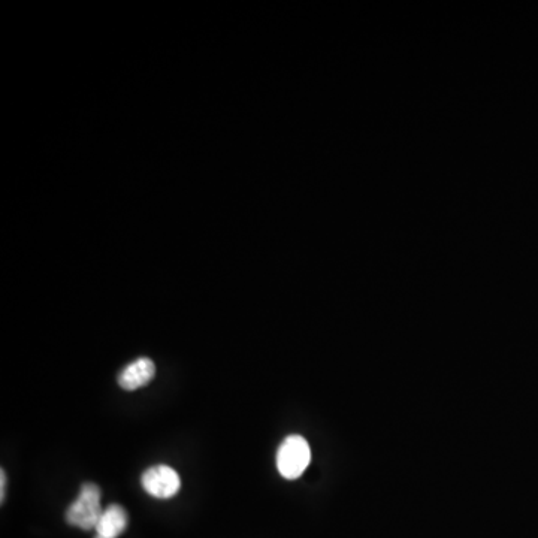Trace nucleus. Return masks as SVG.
I'll list each match as a JSON object with an SVG mask.
<instances>
[{"label":"nucleus","mask_w":538,"mask_h":538,"mask_svg":"<svg viewBox=\"0 0 538 538\" xmlns=\"http://www.w3.org/2000/svg\"><path fill=\"white\" fill-rule=\"evenodd\" d=\"M6 491V473L5 470L0 471V501H5Z\"/></svg>","instance_id":"6"},{"label":"nucleus","mask_w":538,"mask_h":538,"mask_svg":"<svg viewBox=\"0 0 538 538\" xmlns=\"http://www.w3.org/2000/svg\"><path fill=\"white\" fill-rule=\"evenodd\" d=\"M101 497L102 492L98 485L84 483L81 486L77 500L66 510V522L72 527L80 528V530H95L102 513H104L101 506Z\"/></svg>","instance_id":"1"},{"label":"nucleus","mask_w":538,"mask_h":538,"mask_svg":"<svg viewBox=\"0 0 538 538\" xmlns=\"http://www.w3.org/2000/svg\"><path fill=\"white\" fill-rule=\"evenodd\" d=\"M310 462V444L301 435H289L278 447L277 468L284 479H299Z\"/></svg>","instance_id":"2"},{"label":"nucleus","mask_w":538,"mask_h":538,"mask_svg":"<svg viewBox=\"0 0 538 538\" xmlns=\"http://www.w3.org/2000/svg\"><path fill=\"white\" fill-rule=\"evenodd\" d=\"M141 485L151 497L157 498V500H169L180 491L181 479L174 468L160 464L144 471Z\"/></svg>","instance_id":"3"},{"label":"nucleus","mask_w":538,"mask_h":538,"mask_svg":"<svg viewBox=\"0 0 538 538\" xmlns=\"http://www.w3.org/2000/svg\"><path fill=\"white\" fill-rule=\"evenodd\" d=\"M128 512L119 504H111L96 525L95 538H119L128 528Z\"/></svg>","instance_id":"5"},{"label":"nucleus","mask_w":538,"mask_h":538,"mask_svg":"<svg viewBox=\"0 0 538 538\" xmlns=\"http://www.w3.org/2000/svg\"><path fill=\"white\" fill-rule=\"evenodd\" d=\"M156 376V365L150 358H139L126 365L119 374L120 388L125 391H138L147 386Z\"/></svg>","instance_id":"4"}]
</instances>
